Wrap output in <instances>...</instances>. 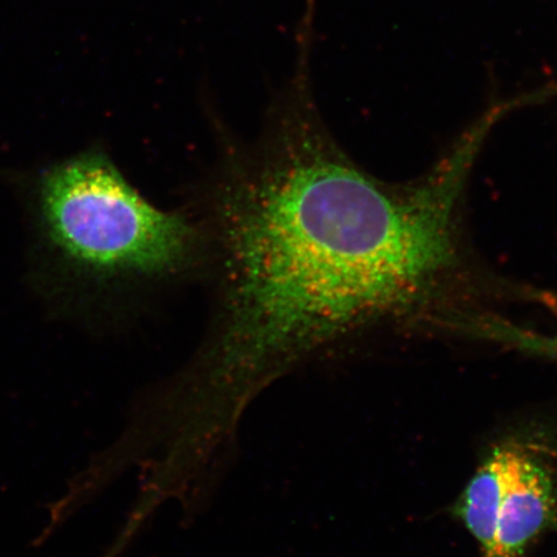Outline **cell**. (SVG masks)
<instances>
[{"label": "cell", "instance_id": "cell-1", "mask_svg": "<svg viewBox=\"0 0 557 557\" xmlns=\"http://www.w3.org/2000/svg\"><path fill=\"white\" fill-rule=\"evenodd\" d=\"M470 181L451 156L404 183L373 176L325 127L299 72L209 198L227 350L289 351L381 326L461 330L487 289L466 225Z\"/></svg>", "mask_w": 557, "mask_h": 557}, {"label": "cell", "instance_id": "cell-2", "mask_svg": "<svg viewBox=\"0 0 557 557\" xmlns=\"http://www.w3.org/2000/svg\"><path fill=\"white\" fill-rule=\"evenodd\" d=\"M32 207L41 267L69 305L164 287L208 260L205 225L151 205L100 149L41 170Z\"/></svg>", "mask_w": 557, "mask_h": 557}, {"label": "cell", "instance_id": "cell-3", "mask_svg": "<svg viewBox=\"0 0 557 557\" xmlns=\"http://www.w3.org/2000/svg\"><path fill=\"white\" fill-rule=\"evenodd\" d=\"M557 529V484L552 469L527 445L507 443L503 498L490 547L480 557H521Z\"/></svg>", "mask_w": 557, "mask_h": 557}, {"label": "cell", "instance_id": "cell-4", "mask_svg": "<svg viewBox=\"0 0 557 557\" xmlns=\"http://www.w3.org/2000/svg\"><path fill=\"white\" fill-rule=\"evenodd\" d=\"M507 466V443L498 445L479 466L459 497L456 515L471 537L475 540L480 554L490 547L500 498H503Z\"/></svg>", "mask_w": 557, "mask_h": 557}]
</instances>
